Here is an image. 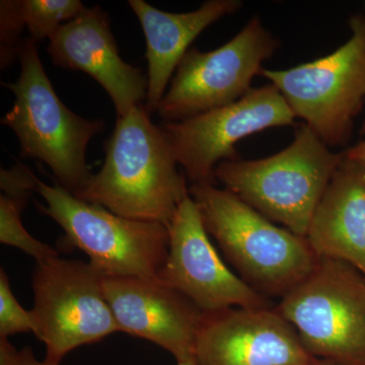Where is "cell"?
<instances>
[{"instance_id": "obj_16", "label": "cell", "mask_w": 365, "mask_h": 365, "mask_svg": "<svg viewBox=\"0 0 365 365\" xmlns=\"http://www.w3.org/2000/svg\"><path fill=\"white\" fill-rule=\"evenodd\" d=\"M307 240L314 254L365 276V167L345 157L314 211Z\"/></svg>"}, {"instance_id": "obj_1", "label": "cell", "mask_w": 365, "mask_h": 365, "mask_svg": "<svg viewBox=\"0 0 365 365\" xmlns=\"http://www.w3.org/2000/svg\"><path fill=\"white\" fill-rule=\"evenodd\" d=\"M105 153L102 169L74 196L122 217L167 227L189 188L145 104L117 117Z\"/></svg>"}, {"instance_id": "obj_7", "label": "cell", "mask_w": 365, "mask_h": 365, "mask_svg": "<svg viewBox=\"0 0 365 365\" xmlns=\"http://www.w3.org/2000/svg\"><path fill=\"white\" fill-rule=\"evenodd\" d=\"M351 37L322 58L285 71L262 68L285 98L329 148L344 146L365 103V13L349 20Z\"/></svg>"}, {"instance_id": "obj_12", "label": "cell", "mask_w": 365, "mask_h": 365, "mask_svg": "<svg viewBox=\"0 0 365 365\" xmlns=\"http://www.w3.org/2000/svg\"><path fill=\"white\" fill-rule=\"evenodd\" d=\"M196 365H319L275 307L203 313Z\"/></svg>"}, {"instance_id": "obj_6", "label": "cell", "mask_w": 365, "mask_h": 365, "mask_svg": "<svg viewBox=\"0 0 365 365\" xmlns=\"http://www.w3.org/2000/svg\"><path fill=\"white\" fill-rule=\"evenodd\" d=\"M44 215L64 230L62 245L78 248L103 277L158 279L168 254L169 232L160 222L129 220L86 202L55 182L38 180L36 191Z\"/></svg>"}, {"instance_id": "obj_14", "label": "cell", "mask_w": 365, "mask_h": 365, "mask_svg": "<svg viewBox=\"0 0 365 365\" xmlns=\"http://www.w3.org/2000/svg\"><path fill=\"white\" fill-rule=\"evenodd\" d=\"M47 51L55 66L85 72L97 81L111 98L117 117L146 103L148 76L120 57L109 16L100 6L86 7L60 26Z\"/></svg>"}, {"instance_id": "obj_21", "label": "cell", "mask_w": 365, "mask_h": 365, "mask_svg": "<svg viewBox=\"0 0 365 365\" xmlns=\"http://www.w3.org/2000/svg\"><path fill=\"white\" fill-rule=\"evenodd\" d=\"M0 365H50L39 361L30 347L21 350L16 347L6 338H0Z\"/></svg>"}, {"instance_id": "obj_9", "label": "cell", "mask_w": 365, "mask_h": 365, "mask_svg": "<svg viewBox=\"0 0 365 365\" xmlns=\"http://www.w3.org/2000/svg\"><path fill=\"white\" fill-rule=\"evenodd\" d=\"M278 47L279 41L256 16L213 51L190 48L158 106V116L163 122H179L241 100Z\"/></svg>"}, {"instance_id": "obj_8", "label": "cell", "mask_w": 365, "mask_h": 365, "mask_svg": "<svg viewBox=\"0 0 365 365\" xmlns=\"http://www.w3.org/2000/svg\"><path fill=\"white\" fill-rule=\"evenodd\" d=\"M102 280L83 261L58 255L37 262L33 275L34 334L46 346L48 364L60 365L76 348L121 332L105 299Z\"/></svg>"}, {"instance_id": "obj_19", "label": "cell", "mask_w": 365, "mask_h": 365, "mask_svg": "<svg viewBox=\"0 0 365 365\" xmlns=\"http://www.w3.org/2000/svg\"><path fill=\"white\" fill-rule=\"evenodd\" d=\"M26 28L21 16L20 0H1L0 2V64L6 69L20 56L24 40L21 34Z\"/></svg>"}, {"instance_id": "obj_4", "label": "cell", "mask_w": 365, "mask_h": 365, "mask_svg": "<svg viewBox=\"0 0 365 365\" xmlns=\"http://www.w3.org/2000/svg\"><path fill=\"white\" fill-rule=\"evenodd\" d=\"M19 59L20 78L16 83H2L16 101L1 124L18 136L21 158L46 163L55 182L74 195L93 176L86 148L91 139L104 130V121L85 119L63 104L46 74L35 41L24 40Z\"/></svg>"}, {"instance_id": "obj_18", "label": "cell", "mask_w": 365, "mask_h": 365, "mask_svg": "<svg viewBox=\"0 0 365 365\" xmlns=\"http://www.w3.org/2000/svg\"><path fill=\"white\" fill-rule=\"evenodd\" d=\"M21 16L31 39H51L60 26L86 9L79 0H20Z\"/></svg>"}, {"instance_id": "obj_11", "label": "cell", "mask_w": 365, "mask_h": 365, "mask_svg": "<svg viewBox=\"0 0 365 365\" xmlns=\"http://www.w3.org/2000/svg\"><path fill=\"white\" fill-rule=\"evenodd\" d=\"M167 228L169 254L158 279L181 292L202 313L230 307H272L267 297L225 265L191 196L180 204Z\"/></svg>"}, {"instance_id": "obj_3", "label": "cell", "mask_w": 365, "mask_h": 365, "mask_svg": "<svg viewBox=\"0 0 365 365\" xmlns=\"http://www.w3.org/2000/svg\"><path fill=\"white\" fill-rule=\"evenodd\" d=\"M344 153L329 146L307 125L297 128L289 146L271 157L225 160L216 181L261 215L307 237L309 223Z\"/></svg>"}, {"instance_id": "obj_17", "label": "cell", "mask_w": 365, "mask_h": 365, "mask_svg": "<svg viewBox=\"0 0 365 365\" xmlns=\"http://www.w3.org/2000/svg\"><path fill=\"white\" fill-rule=\"evenodd\" d=\"M29 198L30 195L0 194V242L21 250L37 263L58 256V252L35 239L24 227L21 212L28 205Z\"/></svg>"}, {"instance_id": "obj_10", "label": "cell", "mask_w": 365, "mask_h": 365, "mask_svg": "<svg viewBox=\"0 0 365 365\" xmlns=\"http://www.w3.org/2000/svg\"><path fill=\"white\" fill-rule=\"evenodd\" d=\"M295 116L273 85L252 88L232 104L179 122L160 125L178 165L192 184H216L215 168L240 160L235 144L274 127L292 126Z\"/></svg>"}, {"instance_id": "obj_22", "label": "cell", "mask_w": 365, "mask_h": 365, "mask_svg": "<svg viewBox=\"0 0 365 365\" xmlns=\"http://www.w3.org/2000/svg\"><path fill=\"white\" fill-rule=\"evenodd\" d=\"M345 157L365 167V138L353 148L344 151Z\"/></svg>"}, {"instance_id": "obj_23", "label": "cell", "mask_w": 365, "mask_h": 365, "mask_svg": "<svg viewBox=\"0 0 365 365\" xmlns=\"http://www.w3.org/2000/svg\"><path fill=\"white\" fill-rule=\"evenodd\" d=\"M178 365H196L195 359L191 360H187V361L179 362Z\"/></svg>"}, {"instance_id": "obj_25", "label": "cell", "mask_w": 365, "mask_h": 365, "mask_svg": "<svg viewBox=\"0 0 365 365\" xmlns=\"http://www.w3.org/2000/svg\"><path fill=\"white\" fill-rule=\"evenodd\" d=\"M361 134H365V120H364V125H362V128H361Z\"/></svg>"}, {"instance_id": "obj_2", "label": "cell", "mask_w": 365, "mask_h": 365, "mask_svg": "<svg viewBox=\"0 0 365 365\" xmlns=\"http://www.w3.org/2000/svg\"><path fill=\"white\" fill-rule=\"evenodd\" d=\"M189 193L237 276L267 299H282L316 266L319 257L307 237L278 227L232 192L191 184Z\"/></svg>"}, {"instance_id": "obj_5", "label": "cell", "mask_w": 365, "mask_h": 365, "mask_svg": "<svg viewBox=\"0 0 365 365\" xmlns=\"http://www.w3.org/2000/svg\"><path fill=\"white\" fill-rule=\"evenodd\" d=\"M275 309L314 359L365 365V276L350 264L319 257Z\"/></svg>"}, {"instance_id": "obj_15", "label": "cell", "mask_w": 365, "mask_h": 365, "mask_svg": "<svg viewBox=\"0 0 365 365\" xmlns=\"http://www.w3.org/2000/svg\"><path fill=\"white\" fill-rule=\"evenodd\" d=\"M128 4L145 36L148 63L145 107L150 114L158 111L168 85L193 41L209 26L242 6L240 0H208L196 11L173 14L155 9L144 0H129Z\"/></svg>"}, {"instance_id": "obj_13", "label": "cell", "mask_w": 365, "mask_h": 365, "mask_svg": "<svg viewBox=\"0 0 365 365\" xmlns=\"http://www.w3.org/2000/svg\"><path fill=\"white\" fill-rule=\"evenodd\" d=\"M103 292L121 332L155 343L179 362L195 359L203 313L160 279L103 277Z\"/></svg>"}, {"instance_id": "obj_20", "label": "cell", "mask_w": 365, "mask_h": 365, "mask_svg": "<svg viewBox=\"0 0 365 365\" xmlns=\"http://www.w3.org/2000/svg\"><path fill=\"white\" fill-rule=\"evenodd\" d=\"M35 331L32 311H26L14 297L7 274L0 269V338Z\"/></svg>"}, {"instance_id": "obj_24", "label": "cell", "mask_w": 365, "mask_h": 365, "mask_svg": "<svg viewBox=\"0 0 365 365\" xmlns=\"http://www.w3.org/2000/svg\"><path fill=\"white\" fill-rule=\"evenodd\" d=\"M319 365H334V364H330V362L322 361L321 364H319Z\"/></svg>"}]
</instances>
